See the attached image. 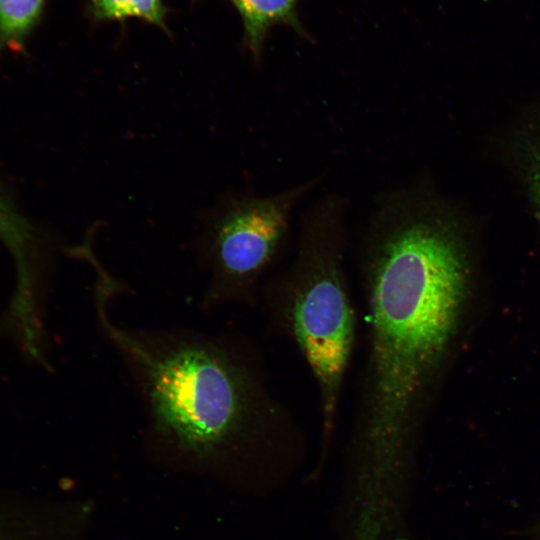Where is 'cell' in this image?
Wrapping results in <instances>:
<instances>
[{
    "label": "cell",
    "instance_id": "7",
    "mask_svg": "<svg viewBox=\"0 0 540 540\" xmlns=\"http://www.w3.org/2000/svg\"><path fill=\"white\" fill-rule=\"evenodd\" d=\"M42 5L43 0H0V45L20 48Z\"/></svg>",
    "mask_w": 540,
    "mask_h": 540
},
{
    "label": "cell",
    "instance_id": "5",
    "mask_svg": "<svg viewBox=\"0 0 540 540\" xmlns=\"http://www.w3.org/2000/svg\"><path fill=\"white\" fill-rule=\"evenodd\" d=\"M239 11L248 47L259 59L263 41L269 28L278 23H287L298 29L296 5L299 0H232Z\"/></svg>",
    "mask_w": 540,
    "mask_h": 540
},
{
    "label": "cell",
    "instance_id": "9",
    "mask_svg": "<svg viewBox=\"0 0 540 540\" xmlns=\"http://www.w3.org/2000/svg\"><path fill=\"white\" fill-rule=\"evenodd\" d=\"M539 194H540V180H539Z\"/></svg>",
    "mask_w": 540,
    "mask_h": 540
},
{
    "label": "cell",
    "instance_id": "2",
    "mask_svg": "<svg viewBox=\"0 0 540 540\" xmlns=\"http://www.w3.org/2000/svg\"><path fill=\"white\" fill-rule=\"evenodd\" d=\"M113 291L105 283L95 286L98 323L123 359L156 433L186 452L207 456L247 433L292 427L248 341L121 327L109 315Z\"/></svg>",
    "mask_w": 540,
    "mask_h": 540
},
{
    "label": "cell",
    "instance_id": "1",
    "mask_svg": "<svg viewBox=\"0 0 540 540\" xmlns=\"http://www.w3.org/2000/svg\"><path fill=\"white\" fill-rule=\"evenodd\" d=\"M358 260L368 336L359 423L374 450L392 453L411 437L454 334L464 262L450 226L412 183L378 198Z\"/></svg>",
    "mask_w": 540,
    "mask_h": 540
},
{
    "label": "cell",
    "instance_id": "8",
    "mask_svg": "<svg viewBox=\"0 0 540 540\" xmlns=\"http://www.w3.org/2000/svg\"><path fill=\"white\" fill-rule=\"evenodd\" d=\"M93 10L101 19L136 17L159 26L165 14L162 0H93Z\"/></svg>",
    "mask_w": 540,
    "mask_h": 540
},
{
    "label": "cell",
    "instance_id": "6",
    "mask_svg": "<svg viewBox=\"0 0 540 540\" xmlns=\"http://www.w3.org/2000/svg\"><path fill=\"white\" fill-rule=\"evenodd\" d=\"M32 237V228L29 223L0 192V239L6 244L16 260L20 278V297L32 295L30 268L26 258L27 247Z\"/></svg>",
    "mask_w": 540,
    "mask_h": 540
},
{
    "label": "cell",
    "instance_id": "4",
    "mask_svg": "<svg viewBox=\"0 0 540 540\" xmlns=\"http://www.w3.org/2000/svg\"><path fill=\"white\" fill-rule=\"evenodd\" d=\"M315 177L271 195L234 193L211 209L197 239L207 276L204 304H253L282 253L298 203Z\"/></svg>",
    "mask_w": 540,
    "mask_h": 540
},
{
    "label": "cell",
    "instance_id": "3",
    "mask_svg": "<svg viewBox=\"0 0 540 540\" xmlns=\"http://www.w3.org/2000/svg\"><path fill=\"white\" fill-rule=\"evenodd\" d=\"M347 212L338 192L314 200L302 213L292 261L262 287L272 325L295 344L313 375L325 439L335 427L356 336L345 269Z\"/></svg>",
    "mask_w": 540,
    "mask_h": 540
}]
</instances>
